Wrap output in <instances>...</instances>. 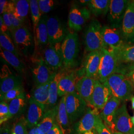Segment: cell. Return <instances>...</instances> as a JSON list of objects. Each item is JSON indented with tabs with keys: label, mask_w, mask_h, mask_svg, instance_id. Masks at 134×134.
I'll return each mask as SVG.
<instances>
[{
	"label": "cell",
	"mask_w": 134,
	"mask_h": 134,
	"mask_svg": "<svg viewBox=\"0 0 134 134\" xmlns=\"http://www.w3.org/2000/svg\"><path fill=\"white\" fill-rule=\"evenodd\" d=\"M122 32L126 40L134 39V1H129L122 25Z\"/></svg>",
	"instance_id": "obj_19"
},
{
	"label": "cell",
	"mask_w": 134,
	"mask_h": 134,
	"mask_svg": "<svg viewBox=\"0 0 134 134\" xmlns=\"http://www.w3.org/2000/svg\"><path fill=\"white\" fill-rule=\"evenodd\" d=\"M105 82L110 90L111 96L120 100H127L132 98L134 87L131 82L124 75L114 73Z\"/></svg>",
	"instance_id": "obj_1"
},
{
	"label": "cell",
	"mask_w": 134,
	"mask_h": 134,
	"mask_svg": "<svg viewBox=\"0 0 134 134\" xmlns=\"http://www.w3.org/2000/svg\"><path fill=\"white\" fill-rule=\"evenodd\" d=\"M100 52V63L96 79L103 83L111 75L117 73L119 65L112 49L103 48L101 50Z\"/></svg>",
	"instance_id": "obj_3"
},
{
	"label": "cell",
	"mask_w": 134,
	"mask_h": 134,
	"mask_svg": "<svg viewBox=\"0 0 134 134\" xmlns=\"http://www.w3.org/2000/svg\"><path fill=\"white\" fill-rule=\"evenodd\" d=\"M98 109L92 110L88 108L81 119L76 122L73 127V134H85L94 129L96 115L98 113Z\"/></svg>",
	"instance_id": "obj_17"
},
{
	"label": "cell",
	"mask_w": 134,
	"mask_h": 134,
	"mask_svg": "<svg viewBox=\"0 0 134 134\" xmlns=\"http://www.w3.org/2000/svg\"><path fill=\"white\" fill-rule=\"evenodd\" d=\"M131 121H132V122L134 126V114L133 116L131 117Z\"/></svg>",
	"instance_id": "obj_51"
},
{
	"label": "cell",
	"mask_w": 134,
	"mask_h": 134,
	"mask_svg": "<svg viewBox=\"0 0 134 134\" xmlns=\"http://www.w3.org/2000/svg\"><path fill=\"white\" fill-rule=\"evenodd\" d=\"M61 50L65 67H73L80 50L79 39L77 33L71 32L67 34L62 43Z\"/></svg>",
	"instance_id": "obj_4"
},
{
	"label": "cell",
	"mask_w": 134,
	"mask_h": 134,
	"mask_svg": "<svg viewBox=\"0 0 134 134\" xmlns=\"http://www.w3.org/2000/svg\"><path fill=\"white\" fill-rule=\"evenodd\" d=\"M11 118L9 112V104L5 101H1L0 103V124L2 126Z\"/></svg>",
	"instance_id": "obj_39"
},
{
	"label": "cell",
	"mask_w": 134,
	"mask_h": 134,
	"mask_svg": "<svg viewBox=\"0 0 134 134\" xmlns=\"http://www.w3.org/2000/svg\"><path fill=\"white\" fill-rule=\"evenodd\" d=\"M0 29L1 32L3 33H8L9 30V29L5 24L3 18V16L2 15H1L0 16Z\"/></svg>",
	"instance_id": "obj_45"
},
{
	"label": "cell",
	"mask_w": 134,
	"mask_h": 134,
	"mask_svg": "<svg viewBox=\"0 0 134 134\" xmlns=\"http://www.w3.org/2000/svg\"><path fill=\"white\" fill-rule=\"evenodd\" d=\"M100 60V50L89 52L86 56L83 62V76L96 79Z\"/></svg>",
	"instance_id": "obj_18"
},
{
	"label": "cell",
	"mask_w": 134,
	"mask_h": 134,
	"mask_svg": "<svg viewBox=\"0 0 134 134\" xmlns=\"http://www.w3.org/2000/svg\"><path fill=\"white\" fill-rule=\"evenodd\" d=\"M0 55L3 60L9 63L17 72L21 74L24 73L25 68L24 64L19 57L2 48L0 49Z\"/></svg>",
	"instance_id": "obj_30"
},
{
	"label": "cell",
	"mask_w": 134,
	"mask_h": 134,
	"mask_svg": "<svg viewBox=\"0 0 134 134\" xmlns=\"http://www.w3.org/2000/svg\"><path fill=\"white\" fill-rule=\"evenodd\" d=\"M131 100L132 102V107L133 109H134V96L132 97V98H131Z\"/></svg>",
	"instance_id": "obj_50"
},
{
	"label": "cell",
	"mask_w": 134,
	"mask_h": 134,
	"mask_svg": "<svg viewBox=\"0 0 134 134\" xmlns=\"http://www.w3.org/2000/svg\"><path fill=\"white\" fill-rule=\"evenodd\" d=\"M8 1L5 0H1L0 1V14L1 15L3 14V13L6 10L7 5L8 4Z\"/></svg>",
	"instance_id": "obj_46"
},
{
	"label": "cell",
	"mask_w": 134,
	"mask_h": 134,
	"mask_svg": "<svg viewBox=\"0 0 134 134\" xmlns=\"http://www.w3.org/2000/svg\"><path fill=\"white\" fill-rule=\"evenodd\" d=\"M2 16H3V18L5 24L6 25L9 30H10V31L12 32L13 31V27H12V25L11 24V22L10 20L8 13L5 12L3 13V14H2Z\"/></svg>",
	"instance_id": "obj_42"
},
{
	"label": "cell",
	"mask_w": 134,
	"mask_h": 134,
	"mask_svg": "<svg viewBox=\"0 0 134 134\" xmlns=\"http://www.w3.org/2000/svg\"><path fill=\"white\" fill-rule=\"evenodd\" d=\"M96 79L83 76L80 78L76 85V92L86 103L90 102L94 90Z\"/></svg>",
	"instance_id": "obj_20"
},
{
	"label": "cell",
	"mask_w": 134,
	"mask_h": 134,
	"mask_svg": "<svg viewBox=\"0 0 134 134\" xmlns=\"http://www.w3.org/2000/svg\"><path fill=\"white\" fill-rule=\"evenodd\" d=\"M133 134H134V129H133Z\"/></svg>",
	"instance_id": "obj_53"
},
{
	"label": "cell",
	"mask_w": 134,
	"mask_h": 134,
	"mask_svg": "<svg viewBox=\"0 0 134 134\" xmlns=\"http://www.w3.org/2000/svg\"><path fill=\"white\" fill-rule=\"evenodd\" d=\"M48 19L47 15L46 14H43L41 16L34 34L35 42L39 45H45L48 43L47 27Z\"/></svg>",
	"instance_id": "obj_26"
},
{
	"label": "cell",
	"mask_w": 134,
	"mask_h": 134,
	"mask_svg": "<svg viewBox=\"0 0 134 134\" xmlns=\"http://www.w3.org/2000/svg\"><path fill=\"white\" fill-rule=\"evenodd\" d=\"M30 10L31 13V19L34 26V34L35 32L36 29L38 24L39 21L42 16V14L39 8L37 0H30Z\"/></svg>",
	"instance_id": "obj_34"
},
{
	"label": "cell",
	"mask_w": 134,
	"mask_h": 134,
	"mask_svg": "<svg viewBox=\"0 0 134 134\" xmlns=\"http://www.w3.org/2000/svg\"><path fill=\"white\" fill-rule=\"evenodd\" d=\"M48 43H61L65 38V29L60 20L56 16L48 18L47 22Z\"/></svg>",
	"instance_id": "obj_13"
},
{
	"label": "cell",
	"mask_w": 134,
	"mask_h": 134,
	"mask_svg": "<svg viewBox=\"0 0 134 134\" xmlns=\"http://www.w3.org/2000/svg\"><path fill=\"white\" fill-rule=\"evenodd\" d=\"M12 34L16 48L24 49L31 46L32 43V35L26 27L23 26L15 29Z\"/></svg>",
	"instance_id": "obj_23"
},
{
	"label": "cell",
	"mask_w": 134,
	"mask_h": 134,
	"mask_svg": "<svg viewBox=\"0 0 134 134\" xmlns=\"http://www.w3.org/2000/svg\"><path fill=\"white\" fill-rule=\"evenodd\" d=\"M120 100L113 96H111L104 107L101 109L100 116L104 123L112 133L116 132L114 125L115 115L119 108Z\"/></svg>",
	"instance_id": "obj_14"
},
{
	"label": "cell",
	"mask_w": 134,
	"mask_h": 134,
	"mask_svg": "<svg viewBox=\"0 0 134 134\" xmlns=\"http://www.w3.org/2000/svg\"><path fill=\"white\" fill-rule=\"evenodd\" d=\"M91 1L90 0H87V1H86V0H82V1H80V3L82 4H88Z\"/></svg>",
	"instance_id": "obj_49"
},
{
	"label": "cell",
	"mask_w": 134,
	"mask_h": 134,
	"mask_svg": "<svg viewBox=\"0 0 134 134\" xmlns=\"http://www.w3.org/2000/svg\"><path fill=\"white\" fill-rule=\"evenodd\" d=\"M7 13H8L9 18H10V22H11V24L12 25V27H13L12 32L15 29H19V27L23 26V24L24 23H23L21 20H20L19 19H18L14 15V14H13V13L12 12H8Z\"/></svg>",
	"instance_id": "obj_41"
},
{
	"label": "cell",
	"mask_w": 134,
	"mask_h": 134,
	"mask_svg": "<svg viewBox=\"0 0 134 134\" xmlns=\"http://www.w3.org/2000/svg\"><path fill=\"white\" fill-rule=\"evenodd\" d=\"M32 72L36 86L48 82L56 74L46 64L43 58L37 61L35 66L32 70Z\"/></svg>",
	"instance_id": "obj_15"
},
{
	"label": "cell",
	"mask_w": 134,
	"mask_h": 134,
	"mask_svg": "<svg viewBox=\"0 0 134 134\" xmlns=\"http://www.w3.org/2000/svg\"><path fill=\"white\" fill-rule=\"evenodd\" d=\"M111 1L109 0H91L87 4L91 13L96 16L105 15L109 12Z\"/></svg>",
	"instance_id": "obj_31"
},
{
	"label": "cell",
	"mask_w": 134,
	"mask_h": 134,
	"mask_svg": "<svg viewBox=\"0 0 134 134\" xmlns=\"http://www.w3.org/2000/svg\"><path fill=\"white\" fill-rule=\"evenodd\" d=\"M29 134H42L40 131L37 128V126L33 128L29 129Z\"/></svg>",
	"instance_id": "obj_47"
},
{
	"label": "cell",
	"mask_w": 134,
	"mask_h": 134,
	"mask_svg": "<svg viewBox=\"0 0 134 134\" xmlns=\"http://www.w3.org/2000/svg\"><path fill=\"white\" fill-rule=\"evenodd\" d=\"M111 97L110 90L106 82H101L96 79L94 90L90 104L94 108L102 109Z\"/></svg>",
	"instance_id": "obj_8"
},
{
	"label": "cell",
	"mask_w": 134,
	"mask_h": 134,
	"mask_svg": "<svg viewBox=\"0 0 134 134\" xmlns=\"http://www.w3.org/2000/svg\"><path fill=\"white\" fill-rule=\"evenodd\" d=\"M102 31L104 48H120L126 45L125 43L126 39L118 29L105 26L102 27Z\"/></svg>",
	"instance_id": "obj_12"
},
{
	"label": "cell",
	"mask_w": 134,
	"mask_h": 134,
	"mask_svg": "<svg viewBox=\"0 0 134 134\" xmlns=\"http://www.w3.org/2000/svg\"><path fill=\"white\" fill-rule=\"evenodd\" d=\"M65 96V105L71 124H73L86 113V102L77 92Z\"/></svg>",
	"instance_id": "obj_5"
},
{
	"label": "cell",
	"mask_w": 134,
	"mask_h": 134,
	"mask_svg": "<svg viewBox=\"0 0 134 134\" xmlns=\"http://www.w3.org/2000/svg\"><path fill=\"white\" fill-rule=\"evenodd\" d=\"M58 105L46 110L37 127L43 134H46L57 123Z\"/></svg>",
	"instance_id": "obj_25"
},
{
	"label": "cell",
	"mask_w": 134,
	"mask_h": 134,
	"mask_svg": "<svg viewBox=\"0 0 134 134\" xmlns=\"http://www.w3.org/2000/svg\"><path fill=\"white\" fill-rule=\"evenodd\" d=\"M94 129L97 134H112L110 130L104 123L99 113L96 115Z\"/></svg>",
	"instance_id": "obj_36"
},
{
	"label": "cell",
	"mask_w": 134,
	"mask_h": 134,
	"mask_svg": "<svg viewBox=\"0 0 134 134\" xmlns=\"http://www.w3.org/2000/svg\"><path fill=\"white\" fill-rule=\"evenodd\" d=\"M62 43L50 45L44 50L43 59L52 70H56L64 65L61 50Z\"/></svg>",
	"instance_id": "obj_10"
},
{
	"label": "cell",
	"mask_w": 134,
	"mask_h": 134,
	"mask_svg": "<svg viewBox=\"0 0 134 134\" xmlns=\"http://www.w3.org/2000/svg\"><path fill=\"white\" fill-rule=\"evenodd\" d=\"M39 8L41 14H45L53 9L54 2L53 0H38Z\"/></svg>",
	"instance_id": "obj_40"
},
{
	"label": "cell",
	"mask_w": 134,
	"mask_h": 134,
	"mask_svg": "<svg viewBox=\"0 0 134 134\" xmlns=\"http://www.w3.org/2000/svg\"><path fill=\"white\" fill-rule=\"evenodd\" d=\"M129 1L125 0H111L109 9L108 14V20L110 27L119 29L122 27Z\"/></svg>",
	"instance_id": "obj_6"
},
{
	"label": "cell",
	"mask_w": 134,
	"mask_h": 134,
	"mask_svg": "<svg viewBox=\"0 0 134 134\" xmlns=\"http://www.w3.org/2000/svg\"><path fill=\"white\" fill-rule=\"evenodd\" d=\"M27 127L25 118L23 117L14 124L12 129V134H29Z\"/></svg>",
	"instance_id": "obj_35"
},
{
	"label": "cell",
	"mask_w": 134,
	"mask_h": 134,
	"mask_svg": "<svg viewBox=\"0 0 134 134\" xmlns=\"http://www.w3.org/2000/svg\"><path fill=\"white\" fill-rule=\"evenodd\" d=\"M0 134H12V129L10 128L9 125L4 124L1 127Z\"/></svg>",
	"instance_id": "obj_44"
},
{
	"label": "cell",
	"mask_w": 134,
	"mask_h": 134,
	"mask_svg": "<svg viewBox=\"0 0 134 134\" xmlns=\"http://www.w3.org/2000/svg\"><path fill=\"white\" fill-rule=\"evenodd\" d=\"M29 1L14 0L8 2L5 12H12L18 19L24 23L29 14Z\"/></svg>",
	"instance_id": "obj_21"
},
{
	"label": "cell",
	"mask_w": 134,
	"mask_h": 134,
	"mask_svg": "<svg viewBox=\"0 0 134 134\" xmlns=\"http://www.w3.org/2000/svg\"><path fill=\"white\" fill-rule=\"evenodd\" d=\"M112 134H124L120 132H115L114 133H112Z\"/></svg>",
	"instance_id": "obj_52"
},
{
	"label": "cell",
	"mask_w": 134,
	"mask_h": 134,
	"mask_svg": "<svg viewBox=\"0 0 134 134\" xmlns=\"http://www.w3.org/2000/svg\"><path fill=\"white\" fill-rule=\"evenodd\" d=\"M21 85H22L21 79L11 72L6 65H4L2 68L1 72V101H2L7 92Z\"/></svg>",
	"instance_id": "obj_9"
},
{
	"label": "cell",
	"mask_w": 134,
	"mask_h": 134,
	"mask_svg": "<svg viewBox=\"0 0 134 134\" xmlns=\"http://www.w3.org/2000/svg\"><path fill=\"white\" fill-rule=\"evenodd\" d=\"M57 123L62 130L64 134H66L70 126V122L65 105V96L61 99L58 105Z\"/></svg>",
	"instance_id": "obj_27"
},
{
	"label": "cell",
	"mask_w": 134,
	"mask_h": 134,
	"mask_svg": "<svg viewBox=\"0 0 134 134\" xmlns=\"http://www.w3.org/2000/svg\"><path fill=\"white\" fill-rule=\"evenodd\" d=\"M118 60L119 66L134 64V45H126L120 48L112 49ZM119 69V68H118Z\"/></svg>",
	"instance_id": "obj_24"
},
{
	"label": "cell",
	"mask_w": 134,
	"mask_h": 134,
	"mask_svg": "<svg viewBox=\"0 0 134 134\" xmlns=\"http://www.w3.org/2000/svg\"><path fill=\"white\" fill-rule=\"evenodd\" d=\"M0 45L1 48L19 57V54L18 48L8 33H0Z\"/></svg>",
	"instance_id": "obj_33"
},
{
	"label": "cell",
	"mask_w": 134,
	"mask_h": 134,
	"mask_svg": "<svg viewBox=\"0 0 134 134\" xmlns=\"http://www.w3.org/2000/svg\"><path fill=\"white\" fill-rule=\"evenodd\" d=\"M29 105L25 120L27 127L31 129L36 127L43 117L46 106L37 102L31 97L29 99Z\"/></svg>",
	"instance_id": "obj_16"
},
{
	"label": "cell",
	"mask_w": 134,
	"mask_h": 134,
	"mask_svg": "<svg viewBox=\"0 0 134 134\" xmlns=\"http://www.w3.org/2000/svg\"><path fill=\"white\" fill-rule=\"evenodd\" d=\"M65 74L64 72H58L56 74L51 81L49 87V97L48 106L50 108L56 106L58 95L59 83L63 76Z\"/></svg>",
	"instance_id": "obj_29"
},
{
	"label": "cell",
	"mask_w": 134,
	"mask_h": 134,
	"mask_svg": "<svg viewBox=\"0 0 134 134\" xmlns=\"http://www.w3.org/2000/svg\"><path fill=\"white\" fill-rule=\"evenodd\" d=\"M90 16L91 12L86 8H80L77 5H72L68 16V26L75 31H80Z\"/></svg>",
	"instance_id": "obj_7"
},
{
	"label": "cell",
	"mask_w": 134,
	"mask_h": 134,
	"mask_svg": "<svg viewBox=\"0 0 134 134\" xmlns=\"http://www.w3.org/2000/svg\"><path fill=\"white\" fill-rule=\"evenodd\" d=\"M26 105V97L25 92L10 101L9 104L10 117L21 113Z\"/></svg>",
	"instance_id": "obj_32"
},
{
	"label": "cell",
	"mask_w": 134,
	"mask_h": 134,
	"mask_svg": "<svg viewBox=\"0 0 134 134\" xmlns=\"http://www.w3.org/2000/svg\"><path fill=\"white\" fill-rule=\"evenodd\" d=\"M24 92V86L21 85L7 92L4 96L2 101L10 102Z\"/></svg>",
	"instance_id": "obj_37"
},
{
	"label": "cell",
	"mask_w": 134,
	"mask_h": 134,
	"mask_svg": "<svg viewBox=\"0 0 134 134\" xmlns=\"http://www.w3.org/2000/svg\"><path fill=\"white\" fill-rule=\"evenodd\" d=\"M52 79L46 83L35 86L32 91L31 97L37 102L45 106L48 104L49 87Z\"/></svg>",
	"instance_id": "obj_28"
},
{
	"label": "cell",
	"mask_w": 134,
	"mask_h": 134,
	"mask_svg": "<svg viewBox=\"0 0 134 134\" xmlns=\"http://www.w3.org/2000/svg\"><path fill=\"white\" fill-rule=\"evenodd\" d=\"M102 30V26L96 19L92 20L87 25L84 33V43L86 51H100L104 48Z\"/></svg>",
	"instance_id": "obj_2"
},
{
	"label": "cell",
	"mask_w": 134,
	"mask_h": 134,
	"mask_svg": "<svg viewBox=\"0 0 134 134\" xmlns=\"http://www.w3.org/2000/svg\"><path fill=\"white\" fill-rule=\"evenodd\" d=\"M79 79H77L76 73L74 72L65 74L59 83V96L63 97L68 94L76 92V85Z\"/></svg>",
	"instance_id": "obj_22"
},
{
	"label": "cell",
	"mask_w": 134,
	"mask_h": 134,
	"mask_svg": "<svg viewBox=\"0 0 134 134\" xmlns=\"http://www.w3.org/2000/svg\"><path fill=\"white\" fill-rule=\"evenodd\" d=\"M97 134V132H96L95 129H93L92 130H91V131H90L87 132L86 134Z\"/></svg>",
	"instance_id": "obj_48"
},
{
	"label": "cell",
	"mask_w": 134,
	"mask_h": 134,
	"mask_svg": "<svg viewBox=\"0 0 134 134\" xmlns=\"http://www.w3.org/2000/svg\"><path fill=\"white\" fill-rule=\"evenodd\" d=\"M116 132L124 134H133L134 126L126 104H123L116 111L114 119Z\"/></svg>",
	"instance_id": "obj_11"
},
{
	"label": "cell",
	"mask_w": 134,
	"mask_h": 134,
	"mask_svg": "<svg viewBox=\"0 0 134 134\" xmlns=\"http://www.w3.org/2000/svg\"><path fill=\"white\" fill-rule=\"evenodd\" d=\"M117 73L124 75L131 82L134 89V64L121 66L119 68Z\"/></svg>",
	"instance_id": "obj_38"
},
{
	"label": "cell",
	"mask_w": 134,
	"mask_h": 134,
	"mask_svg": "<svg viewBox=\"0 0 134 134\" xmlns=\"http://www.w3.org/2000/svg\"><path fill=\"white\" fill-rule=\"evenodd\" d=\"M46 134H64L60 126L57 123L54 125L52 129L49 131Z\"/></svg>",
	"instance_id": "obj_43"
}]
</instances>
